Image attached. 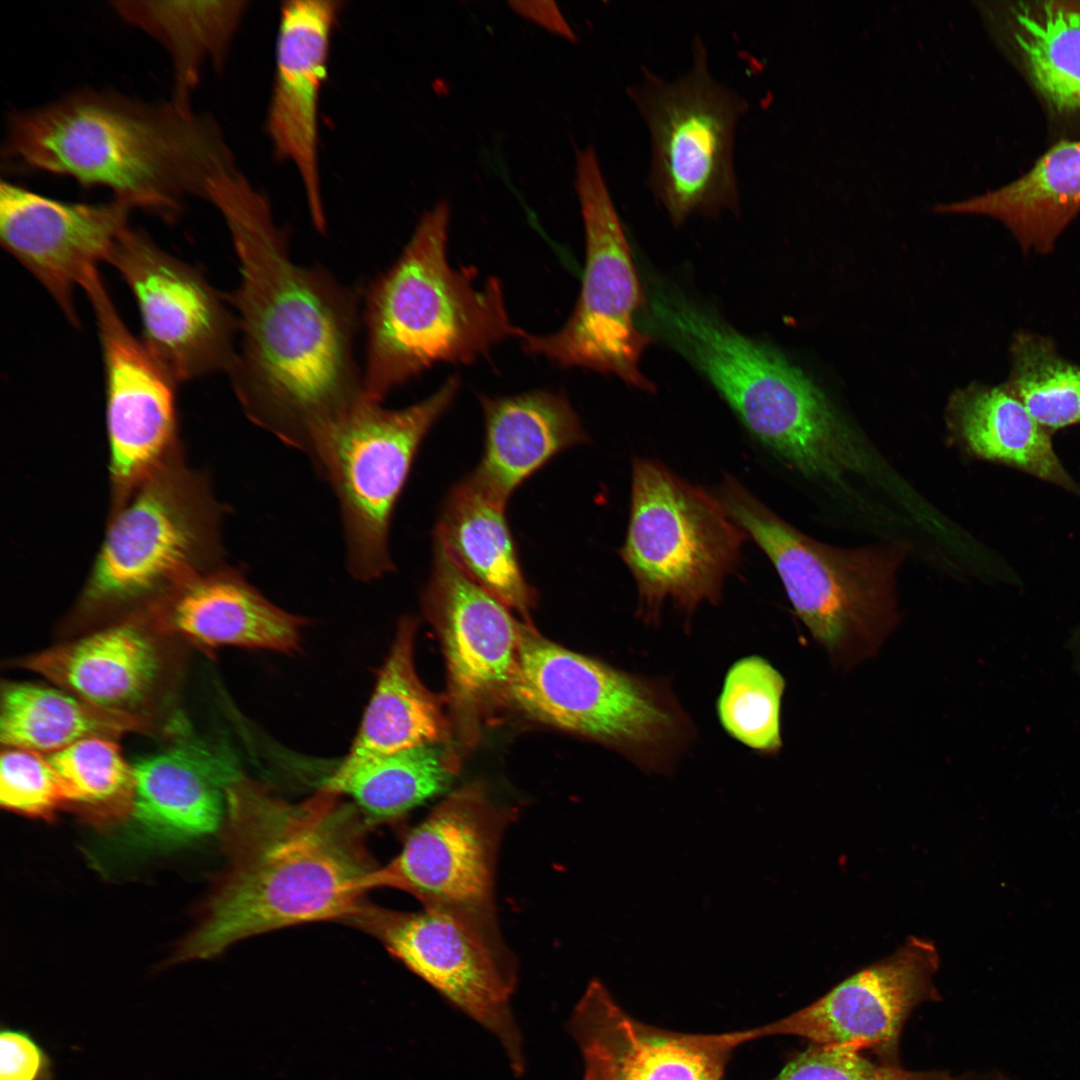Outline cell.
Segmentation results:
<instances>
[{"label": "cell", "instance_id": "obj_34", "mask_svg": "<svg viewBox=\"0 0 1080 1080\" xmlns=\"http://www.w3.org/2000/svg\"><path fill=\"white\" fill-rule=\"evenodd\" d=\"M59 774L68 806L96 824L132 813L134 771L113 738L93 737L46 755Z\"/></svg>", "mask_w": 1080, "mask_h": 1080}, {"label": "cell", "instance_id": "obj_39", "mask_svg": "<svg viewBox=\"0 0 1080 1080\" xmlns=\"http://www.w3.org/2000/svg\"><path fill=\"white\" fill-rule=\"evenodd\" d=\"M52 1064L27 1032L3 1028L0 1033V1080H51Z\"/></svg>", "mask_w": 1080, "mask_h": 1080}, {"label": "cell", "instance_id": "obj_29", "mask_svg": "<svg viewBox=\"0 0 1080 1080\" xmlns=\"http://www.w3.org/2000/svg\"><path fill=\"white\" fill-rule=\"evenodd\" d=\"M951 433L978 458L1012 466L1080 494L1054 451L1049 431L1008 385L973 386L950 401Z\"/></svg>", "mask_w": 1080, "mask_h": 1080}, {"label": "cell", "instance_id": "obj_42", "mask_svg": "<svg viewBox=\"0 0 1080 1080\" xmlns=\"http://www.w3.org/2000/svg\"><path fill=\"white\" fill-rule=\"evenodd\" d=\"M1071 649L1074 653L1076 665L1080 672V627L1074 632L1072 636Z\"/></svg>", "mask_w": 1080, "mask_h": 1080}, {"label": "cell", "instance_id": "obj_11", "mask_svg": "<svg viewBox=\"0 0 1080 1080\" xmlns=\"http://www.w3.org/2000/svg\"><path fill=\"white\" fill-rule=\"evenodd\" d=\"M459 387V377L452 376L401 409L365 400L320 444L312 462L337 496L354 578L372 581L394 569L388 541L394 508L423 439Z\"/></svg>", "mask_w": 1080, "mask_h": 1080}, {"label": "cell", "instance_id": "obj_32", "mask_svg": "<svg viewBox=\"0 0 1080 1080\" xmlns=\"http://www.w3.org/2000/svg\"><path fill=\"white\" fill-rule=\"evenodd\" d=\"M458 770L452 743H435L358 762L342 761L320 788L350 797L367 817L384 821L445 791Z\"/></svg>", "mask_w": 1080, "mask_h": 1080}, {"label": "cell", "instance_id": "obj_10", "mask_svg": "<svg viewBox=\"0 0 1080 1080\" xmlns=\"http://www.w3.org/2000/svg\"><path fill=\"white\" fill-rule=\"evenodd\" d=\"M692 52L678 77L644 71L628 89L649 133V187L674 224L739 207L734 147L748 103L714 77L701 39Z\"/></svg>", "mask_w": 1080, "mask_h": 1080}, {"label": "cell", "instance_id": "obj_6", "mask_svg": "<svg viewBox=\"0 0 1080 1080\" xmlns=\"http://www.w3.org/2000/svg\"><path fill=\"white\" fill-rule=\"evenodd\" d=\"M718 498L767 555L798 618L835 667L849 670L878 652L898 620L896 576L908 543L841 548L819 542L729 476Z\"/></svg>", "mask_w": 1080, "mask_h": 1080}, {"label": "cell", "instance_id": "obj_16", "mask_svg": "<svg viewBox=\"0 0 1080 1080\" xmlns=\"http://www.w3.org/2000/svg\"><path fill=\"white\" fill-rule=\"evenodd\" d=\"M422 602L444 653L452 730L472 747L488 714L508 703L522 621L437 543Z\"/></svg>", "mask_w": 1080, "mask_h": 1080}, {"label": "cell", "instance_id": "obj_5", "mask_svg": "<svg viewBox=\"0 0 1080 1080\" xmlns=\"http://www.w3.org/2000/svg\"><path fill=\"white\" fill-rule=\"evenodd\" d=\"M652 326L693 364L745 428L802 474L842 485L871 465L862 440L801 370L666 289L649 300Z\"/></svg>", "mask_w": 1080, "mask_h": 1080}, {"label": "cell", "instance_id": "obj_15", "mask_svg": "<svg viewBox=\"0 0 1080 1080\" xmlns=\"http://www.w3.org/2000/svg\"><path fill=\"white\" fill-rule=\"evenodd\" d=\"M109 263L130 289L142 323V342L179 384L232 367L237 318L194 267L129 226Z\"/></svg>", "mask_w": 1080, "mask_h": 1080}, {"label": "cell", "instance_id": "obj_28", "mask_svg": "<svg viewBox=\"0 0 1080 1080\" xmlns=\"http://www.w3.org/2000/svg\"><path fill=\"white\" fill-rule=\"evenodd\" d=\"M935 211L996 218L1024 251L1047 253L1080 212V140L1057 143L1027 173L996 190Z\"/></svg>", "mask_w": 1080, "mask_h": 1080}, {"label": "cell", "instance_id": "obj_7", "mask_svg": "<svg viewBox=\"0 0 1080 1080\" xmlns=\"http://www.w3.org/2000/svg\"><path fill=\"white\" fill-rule=\"evenodd\" d=\"M507 704L597 742L647 773H669L693 736L688 715L663 681L566 649L524 621Z\"/></svg>", "mask_w": 1080, "mask_h": 1080}, {"label": "cell", "instance_id": "obj_8", "mask_svg": "<svg viewBox=\"0 0 1080 1080\" xmlns=\"http://www.w3.org/2000/svg\"><path fill=\"white\" fill-rule=\"evenodd\" d=\"M745 537L718 498L653 460H634L620 555L645 623L657 624L667 602L688 616L701 603H717Z\"/></svg>", "mask_w": 1080, "mask_h": 1080}, {"label": "cell", "instance_id": "obj_23", "mask_svg": "<svg viewBox=\"0 0 1080 1080\" xmlns=\"http://www.w3.org/2000/svg\"><path fill=\"white\" fill-rule=\"evenodd\" d=\"M160 633L145 612L24 657L17 665L99 707L143 718L139 710L165 672Z\"/></svg>", "mask_w": 1080, "mask_h": 1080}, {"label": "cell", "instance_id": "obj_4", "mask_svg": "<svg viewBox=\"0 0 1080 1080\" xmlns=\"http://www.w3.org/2000/svg\"><path fill=\"white\" fill-rule=\"evenodd\" d=\"M449 223V205L440 201L368 290L363 383L371 402L436 363H471L522 332L510 320L500 280L478 287L473 267L450 265Z\"/></svg>", "mask_w": 1080, "mask_h": 1080}, {"label": "cell", "instance_id": "obj_41", "mask_svg": "<svg viewBox=\"0 0 1080 1080\" xmlns=\"http://www.w3.org/2000/svg\"><path fill=\"white\" fill-rule=\"evenodd\" d=\"M950 1080H1010L997 1072L989 1073H966L961 1076H952Z\"/></svg>", "mask_w": 1080, "mask_h": 1080}, {"label": "cell", "instance_id": "obj_27", "mask_svg": "<svg viewBox=\"0 0 1080 1080\" xmlns=\"http://www.w3.org/2000/svg\"><path fill=\"white\" fill-rule=\"evenodd\" d=\"M505 506L466 477L444 502L435 543L465 574L531 623L536 593L521 570Z\"/></svg>", "mask_w": 1080, "mask_h": 1080}, {"label": "cell", "instance_id": "obj_36", "mask_svg": "<svg viewBox=\"0 0 1080 1080\" xmlns=\"http://www.w3.org/2000/svg\"><path fill=\"white\" fill-rule=\"evenodd\" d=\"M1012 358L1007 385L1042 427L1050 432L1080 424V367L1047 339L1026 332L1015 337Z\"/></svg>", "mask_w": 1080, "mask_h": 1080}, {"label": "cell", "instance_id": "obj_19", "mask_svg": "<svg viewBox=\"0 0 1080 1080\" xmlns=\"http://www.w3.org/2000/svg\"><path fill=\"white\" fill-rule=\"evenodd\" d=\"M132 208L52 199L8 181L0 183V242L48 292L67 320L79 326L74 295L100 274Z\"/></svg>", "mask_w": 1080, "mask_h": 1080}, {"label": "cell", "instance_id": "obj_18", "mask_svg": "<svg viewBox=\"0 0 1080 1080\" xmlns=\"http://www.w3.org/2000/svg\"><path fill=\"white\" fill-rule=\"evenodd\" d=\"M936 946L909 937L892 955L859 970L808 1006L756 1031L822 1045H857L898 1064L900 1037L919 1005L938 1000Z\"/></svg>", "mask_w": 1080, "mask_h": 1080}, {"label": "cell", "instance_id": "obj_12", "mask_svg": "<svg viewBox=\"0 0 1080 1080\" xmlns=\"http://www.w3.org/2000/svg\"><path fill=\"white\" fill-rule=\"evenodd\" d=\"M575 188L583 219L586 262L581 291L556 332L522 331L523 349L564 367H585L620 377L645 391L655 387L639 369L651 338L636 325L643 294L630 247L597 154L576 151Z\"/></svg>", "mask_w": 1080, "mask_h": 1080}, {"label": "cell", "instance_id": "obj_33", "mask_svg": "<svg viewBox=\"0 0 1080 1080\" xmlns=\"http://www.w3.org/2000/svg\"><path fill=\"white\" fill-rule=\"evenodd\" d=\"M1012 39L1042 97L1080 110V1H1025L1009 9Z\"/></svg>", "mask_w": 1080, "mask_h": 1080}, {"label": "cell", "instance_id": "obj_3", "mask_svg": "<svg viewBox=\"0 0 1080 1080\" xmlns=\"http://www.w3.org/2000/svg\"><path fill=\"white\" fill-rule=\"evenodd\" d=\"M2 157L15 168L105 187L132 209L168 222L187 198L207 200L212 182L235 170L209 115L171 100L151 103L94 89L10 114Z\"/></svg>", "mask_w": 1080, "mask_h": 1080}, {"label": "cell", "instance_id": "obj_1", "mask_svg": "<svg viewBox=\"0 0 1080 1080\" xmlns=\"http://www.w3.org/2000/svg\"><path fill=\"white\" fill-rule=\"evenodd\" d=\"M207 200L239 261L229 296L240 346L228 376L247 418L312 460L326 435L367 400L354 342V292L320 267L296 264L270 203L237 170Z\"/></svg>", "mask_w": 1080, "mask_h": 1080}, {"label": "cell", "instance_id": "obj_9", "mask_svg": "<svg viewBox=\"0 0 1080 1080\" xmlns=\"http://www.w3.org/2000/svg\"><path fill=\"white\" fill-rule=\"evenodd\" d=\"M222 513L207 479L173 454L116 502L83 603L95 608L151 601L190 576L225 565Z\"/></svg>", "mask_w": 1080, "mask_h": 1080}, {"label": "cell", "instance_id": "obj_35", "mask_svg": "<svg viewBox=\"0 0 1080 1080\" xmlns=\"http://www.w3.org/2000/svg\"><path fill=\"white\" fill-rule=\"evenodd\" d=\"M785 680L765 658H740L728 669L717 700L723 729L738 742L765 754L782 746L781 701Z\"/></svg>", "mask_w": 1080, "mask_h": 1080}, {"label": "cell", "instance_id": "obj_26", "mask_svg": "<svg viewBox=\"0 0 1080 1080\" xmlns=\"http://www.w3.org/2000/svg\"><path fill=\"white\" fill-rule=\"evenodd\" d=\"M417 624L401 619L378 671L371 698L344 762H358L411 748L451 743L452 724L442 701L420 680L414 664Z\"/></svg>", "mask_w": 1080, "mask_h": 1080}, {"label": "cell", "instance_id": "obj_25", "mask_svg": "<svg viewBox=\"0 0 1080 1080\" xmlns=\"http://www.w3.org/2000/svg\"><path fill=\"white\" fill-rule=\"evenodd\" d=\"M481 405L484 453L469 477L504 505L519 485L556 454L588 440L576 412L560 393L481 397Z\"/></svg>", "mask_w": 1080, "mask_h": 1080}, {"label": "cell", "instance_id": "obj_38", "mask_svg": "<svg viewBox=\"0 0 1080 1080\" xmlns=\"http://www.w3.org/2000/svg\"><path fill=\"white\" fill-rule=\"evenodd\" d=\"M0 802L10 811L44 819L68 806L64 784L48 757L18 748L2 752Z\"/></svg>", "mask_w": 1080, "mask_h": 1080}, {"label": "cell", "instance_id": "obj_37", "mask_svg": "<svg viewBox=\"0 0 1080 1080\" xmlns=\"http://www.w3.org/2000/svg\"><path fill=\"white\" fill-rule=\"evenodd\" d=\"M939 1070H908L874 1061L857 1045L813 1044L793 1058L772 1080H950Z\"/></svg>", "mask_w": 1080, "mask_h": 1080}, {"label": "cell", "instance_id": "obj_24", "mask_svg": "<svg viewBox=\"0 0 1080 1080\" xmlns=\"http://www.w3.org/2000/svg\"><path fill=\"white\" fill-rule=\"evenodd\" d=\"M132 813L147 835L179 842L223 824L227 790L239 775L219 752L196 741L179 742L133 765Z\"/></svg>", "mask_w": 1080, "mask_h": 1080}, {"label": "cell", "instance_id": "obj_22", "mask_svg": "<svg viewBox=\"0 0 1080 1080\" xmlns=\"http://www.w3.org/2000/svg\"><path fill=\"white\" fill-rule=\"evenodd\" d=\"M146 613L161 634L206 650L232 645L290 653L299 648L305 623L226 565L177 583L147 602Z\"/></svg>", "mask_w": 1080, "mask_h": 1080}, {"label": "cell", "instance_id": "obj_30", "mask_svg": "<svg viewBox=\"0 0 1080 1080\" xmlns=\"http://www.w3.org/2000/svg\"><path fill=\"white\" fill-rule=\"evenodd\" d=\"M247 1L111 2L116 14L158 42L173 70L171 101L192 108L191 96L207 63L223 65Z\"/></svg>", "mask_w": 1080, "mask_h": 1080}, {"label": "cell", "instance_id": "obj_13", "mask_svg": "<svg viewBox=\"0 0 1080 1080\" xmlns=\"http://www.w3.org/2000/svg\"><path fill=\"white\" fill-rule=\"evenodd\" d=\"M513 817L480 783L456 789L414 828L396 857L378 866L372 888L402 890L423 909L501 935L495 905L496 860Z\"/></svg>", "mask_w": 1080, "mask_h": 1080}, {"label": "cell", "instance_id": "obj_31", "mask_svg": "<svg viewBox=\"0 0 1080 1080\" xmlns=\"http://www.w3.org/2000/svg\"><path fill=\"white\" fill-rule=\"evenodd\" d=\"M144 718L99 707L64 689L6 683L0 736L7 748L52 754L81 740L145 731Z\"/></svg>", "mask_w": 1080, "mask_h": 1080}, {"label": "cell", "instance_id": "obj_14", "mask_svg": "<svg viewBox=\"0 0 1080 1080\" xmlns=\"http://www.w3.org/2000/svg\"><path fill=\"white\" fill-rule=\"evenodd\" d=\"M346 923L377 938L393 957L492 1032L514 1072L524 1071L522 1040L510 1006L516 965L501 936L440 912L395 911L367 901Z\"/></svg>", "mask_w": 1080, "mask_h": 1080}, {"label": "cell", "instance_id": "obj_17", "mask_svg": "<svg viewBox=\"0 0 1080 1080\" xmlns=\"http://www.w3.org/2000/svg\"><path fill=\"white\" fill-rule=\"evenodd\" d=\"M84 292L102 351L110 472L118 502L176 453L178 383L127 327L101 274Z\"/></svg>", "mask_w": 1080, "mask_h": 1080}, {"label": "cell", "instance_id": "obj_2", "mask_svg": "<svg viewBox=\"0 0 1080 1080\" xmlns=\"http://www.w3.org/2000/svg\"><path fill=\"white\" fill-rule=\"evenodd\" d=\"M360 810L321 789L286 801L238 775L227 790L228 864L177 959H208L244 939L318 921L346 922L366 902L378 866Z\"/></svg>", "mask_w": 1080, "mask_h": 1080}, {"label": "cell", "instance_id": "obj_20", "mask_svg": "<svg viewBox=\"0 0 1080 1080\" xmlns=\"http://www.w3.org/2000/svg\"><path fill=\"white\" fill-rule=\"evenodd\" d=\"M342 2L282 3L276 69L266 130L275 154L296 168L314 226L326 229L318 157L320 94L327 77L332 32Z\"/></svg>", "mask_w": 1080, "mask_h": 1080}, {"label": "cell", "instance_id": "obj_21", "mask_svg": "<svg viewBox=\"0 0 1080 1080\" xmlns=\"http://www.w3.org/2000/svg\"><path fill=\"white\" fill-rule=\"evenodd\" d=\"M584 1059L583 1080H720L730 1050L751 1032L718 1036L666 1032L637 1022L593 980L570 1022Z\"/></svg>", "mask_w": 1080, "mask_h": 1080}, {"label": "cell", "instance_id": "obj_40", "mask_svg": "<svg viewBox=\"0 0 1080 1080\" xmlns=\"http://www.w3.org/2000/svg\"><path fill=\"white\" fill-rule=\"evenodd\" d=\"M512 9L546 30L555 33L569 41H576L577 37L557 5L553 1H512L509 2Z\"/></svg>", "mask_w": 1080, "mask_h": 1080}]
</instances>
